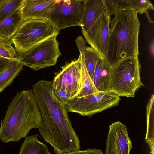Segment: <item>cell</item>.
<instances>
[{
  "mask_svg": "<svg viewBox=\"0 0 154 154\" xmlns=\"http://www.w3.org/2000/svg\"><path fill=\"white\" fill-rule=\"evenodd\" d=\"M105 13L104 0H86L81 25L82 33L88 31L97 19Z\"/></svg>",
  "mask_w": 154,
  "mask_h": 154,
  "instance_id": "obj_14",
  "label": "cell"
},
{
  "mask_svg": "<svg viewBox=\"0 0 154 154\" xmlns=\"http://www.w3.org/2000/svg\"><path fill=\"white\" fill-rule=\"evenodd\" d=\"M111 20L105 59L111 67L122 60L138 57L140 22L132 10L118 12Z\"/></svg>",
  "mask_w": 154,
  "mask_h": 154,
  "instance_id": "obj_3",
  "label": "cell"
},
{
  "mask_svg": "<svg viewBox=\"0 0 154 154\" xmlns=\"http://www.w3.org/2000/svg\"><path fill=\"white\" fill-rule=\"evenodd\" d=\"M42 120L32 90L17 92L8 107L0 124V139L3 143L17 142L25 138Z\"/></svg>",
  "mask_w": 154,
  "mask_h": 154,
  "instance_id": "obj_2",
  "label": "cell"
},
{
  "mask_svg": "<svg viewBox=\"0 0 154 154\" xmlns=\"http://www.w3.org/2000/svg\"><path fill=\"white\" fill-rule=\"evenodd\" d=\"M111 17L106 12L97 19L88 31L82 33L86 41L102 57L105 59Z\"/></svg>",
  "mask_w": 154,
  "mask_h": 154,
  "instance_id": "obj_10",
  "label": "cell"
},
{
  "mask_svg": "<svg viewBox=\"0 0 154 154\" xmlns=\"http://www.w3.org/2000/svg\"><path fill=\"white\" fill-rule=\"evenodd\" d=\"M152 111H148L149 116H147V127L146 133L145 138L146 142L149 145L150 149V153L151 154L154 153V118L153 115H151Z\"/></svg>",
  "mask_w": 154,
  "mask_h": 154,
  "instance_id": "obj_23",
  "label": "cell"
},
{
  "mask_svg": "<svg viewBox=\"0 0 154 154\" xmlns=\"http://www.w3.org/2000/svg\"><path fill=\"white\" fill-rule=\"evenodd\" d=\"M9 60V59L0 56V72L6 66Z\"/></svg>",
  "mask_w": 154,
  "mask_h": 154,
  "instance_id": "obj_27",
  "label": "cell"
},
{
  "mask_svg": "<svg viewBox=\"0 0 154 154\" xmlns=\"http://www.w3.org/2000/svg\"><path fill=\"white\" fill-rule=\"evenodd\" d=\"M112 67L103 58L98 92L110 91L111 80Z\"/></svg>",
  "mask_w": 154,
  "mask_h": 154,
  "instance_id": "obj_20",
  "label": "cell"
},
{
  "mask_svg": "<svg viewBox=\"0 0 154 154\" xmlns=\"http://www.w3.org/2000/svg\"><path fill=\"white\" fill-rule=\"evenodd\" d=\"M121 98L111 91L98 92L85 97L69 99L65 104L68 111L91 116L118 105Z\"/></svg>",
  "mask_w": 154,
  "mask_h": 154,
  "instance_id": "obj_7",
  "label": "cell"
},
{
  "mask_svg": "<svg viewBox=\"0 0 154 154\" xmlns=\"http://www.w3.org/2000/svg\"><path fill=\"white\" fill-rule=\"evenodd\" d=\"M106 13L111 16L125 10H132L137 14L149 15L148 10H154V7L149 0H104Z\"/></svg>",
  "mask_w": 154,
  "mask_h": 154,
  "instance_id": "obj_13",
  "label": "cell"
},
{
  "mask_svg": "<svg viewBox=\"0 0 154 154\" xmlns=\"http://www.w3.org/2000/svg\"><path fill=\"white\" fill-rule=\"evenodd\" d=\"M62 154H104L102 151L96 149H88L85 150H78Z\"/></svg>",
  "mask_w": 154,
  "mask_h": 154,
  "instance_id": "obj_26",
  "label": "cell"
},
{
  "mask_svg": "<svg viewBox=\"0 0 154 154\" xmlns=\"http://www.w3.org/2000/svg\"><path fill=\"white\" fill-rule=\"evenodd\" d=\"M18 55L11 40L0 36V56L11 60L17 58Z\"/></svg>",
  "mask_w": 154,
  "mask_h": 154,
  "instance_id": "obj_22",
  "label": "cell"
},
{
  "mask_svg": "<svg viewBox=\"0 0 154 154\" xmlns=\"http://www.w3.org/2000/svg\"><path fill=\"white\" fill-rule=\"evenodd\" d=\"M153 38L150 41L149 46V51L151 55L153 57L154 55V42Z\"/></svg>",
  "mask_w": 154,
  "mask_h": 154,
  "instance_id": "obj_28",
  "label": "cell"
},
{
  "mask_svg": "<svg viewBox=\"0 0 154 154\" xmlns=\"http://www.w3.org/2000/svg\"><path fill=\"white\" fill-rule=\"evenodd\" d=\"M103 58L100 57L96 63L93 77V83L97 92H98L99 82L102 63Z\"/></svg>",
  "mask_w": 154,
  "mask_h": 154,
  "instance_id": "obj_24",
  "label": "cell"
},
{
  "mask_svg": "<svg viewBox=\"0 0 154 154\" xmlns=\"http://www.w3.org/2000/svg\"><path fill=\"white\" fill-rule=\"evenodd\" d=\"M112 67L110 91L119 97H133L139 88L145 86L138 57L125 59Z\"/></svg>",
  "mask_w": 154,
  "mask_h": 154,
  "instance_id": "obj_4",
  "label": "cell"
},
{
  "mask_svg": "<svg viewBox=\"0 0 154 154\" xmlns=\"http://www.w3.org/2000/svg\"><path fill=\"white\" fill-rule=\"evenodd\" d=\"M83 74L81 57L62 67L53 80L52 86L64 91L69 99L77 97L82 85Z\"/></svg>",
  "mask_w": 154,
  "mask_h": 154,
  "instance_id": "obj_9",
  "label": "cell"
},
{
  "mask_svg": "<svg viewBox=\"0 0 154 154\" xmlns=\"http://www.w3.org/2000/svg\"><path fill=\"white\" fill-rule=\"evenodd\" d=\"M52 91L57 99L62 104H65L69 99L66 94L64 91L57 90L52 86Z\"/></svg>",
  "mask_w": 154,
  "mask_h": 154,
  "instance_id": "obj_25",
  "label": "cell"
},
{
  "mask_svg": "<svg viewBox=\"0 0 154 154\" xmlns=\"http://www.w3.org/2000/svg\"><path fill=\"white\" fill-rule=\"evenodd\" d=\"M24 66L18 57L10 60L6 66L0 72V93L13 82Z\"/></svg>",
  "mask_w": 154,
  "mask_h": 154,
  "instance_id": "obj_16",
  "label": "cell"
},
{
  "mask_svg": "<svg viewBox=\"0 0 154 154\" xmlns=\"http://www.w3.org/2000/svg\"><path fill=\"white\" fill-rule=\"evenodd\" d=\"M132 147L125 125L118 121L109 125L105 154H130Z\"/></svg>",
  "mask_w": 154,
  "mask_h": 154,
  "instance_id": "obj_11",
  "label": "cell"
},
{
  "mask_svg": "<svg viewBox=\"0 0 154 154\" xmlns=\"http://www.w3.org/2000/svg\"><path fill=\"white\" fill-rule=\"evenodd\" d=\"M81 57L82 65L83 79L82 87L77 96L79 97H85L97 92L86 69L84 60V52L86 47L85 42L79 40L76 42Z\"/></svg>",
  "mask_w": 154,
  "mask_h": 154,
  "instance_id": "obj_17",
  "label": "cell"
},
{
  "mask_svg": "<svg viewBox=\"0 0 154 154\" xmlns=\"http://www.w3.org/2000/svg\"><path fill=\"white\" fill-rule=\"evenodd\" d=\"M52 83L53 80H40L32 86L42 118L39 132L53 147L55 154L79 150L80 141L72 126L68 111L53 94Z\"/></svg>",
  "mask_w": 154,
  "mask_h": 154,
  "instance_id": "obj_1",
  "label": "cell"
},
{
  "mask_svg": "<svg viewBox=\"0 0 154 154\" xmlns=\"http://www.w3.org/2000/svg\"><path fill=\"white\" fill-rule=\"evenodd\" d=\"M86 0H57L49 20L58 31L73 26H81Z\"/></svg>",
  "mask_w": 154,
  "mask_h": 154,
  "instance_id": "obj_8",
  "label": "cell"
},
{
  "mask_svg": "<svg viewBox=\"0 0 154 154\" xmlns=\"http://www.w3.org/2000/svg\"><path fill=\"white\" fill-rule=\"evenodd\" d=\"M57 0H23L20 10L23 19L49 20Z\"/></svg>",
  "mask_w": 154,
  "mask_h": 154,
  "instance_id": "obj_12",
  "label": "cell"
},
{
  "mask_svg": "<svg viewBox=\"0 0 154 154\" xmlns=\"http://www.w3.org/2000/svg\"><path fill=\"white\" fill-rule=\"evenodd\" d=\"M59 31L50 20H24L11 39L18 53L23 52L37 44L56 35Z\"/></svg>",
  "mask_w": 154,
  "mask_h": 154,
  "instance_id": "obj_5",
  "label": "cell"
},
{
  "mask_svg": "<svg viewBox=\"0 0 154 154\" xmlns=\"http://www.w3.org/2000/svg\"><path fill=\"white\" fill-rule=\"evenodd\" d=\"M52 36L26 51L18 54L20 60L35 71L55 65L61 55L56 38Z\"/></svg>",
  "mask_w": 154,
  "mask_h": 154,
  "instance_id": "obj_6",
  "label": "cell"
},
{
  "mask_svg": "<svg viewBox=\"0 0 154 154\" xmlns=\"http://www.w3.org/2000/svg\"><path fill=\"white\" fill-rule=\"evenodd\" d=\"M85 66L88 74L93 82V74L100 55L91 47H86L84 52Z\"/></svg>",
  "mask_w": 154,
  "mask_h": 154,
  "instance_id": "obj_19",
  "label": "cell"
},
{
  "mask_svg": "<svg viewBox=\"0 0 154 154\" xmlns=\"http://www.w3.org/2000/svg\"><path fill=\"white\" fill-rule=\"evenodd\" d=\"M23 0H0V20L19 10Z\"/></svg>",
  "mask_w": 154,
  "mask_h": 154,
  "instance_id": "obj_21",
  "label": "cell"
},
{
  "mask_svg": "<svg viewBox=\"0 0 154 154\" xmlns=\"http://www.w3.org/2000/svg\"><path fill=\"white\" fill-rule=\"evenodd\" d=\"M38 136L36 134L26 137L18 154H51L47 146L38 140Z\"/></svg>",
  "mask_w": 154,
  "mask_h": 154,
  "instance_id": "obj_18",
  "label": "cell"
},
{
  "mask_svg": "<svg viewBox=\"0 0 154 154\" xmlns=\"http://www.w3.org/2000/svg\"><path fill=\"white\" fill-rule=\"evenodd\" d=\"M20 8L0 20V36L10 40L24 20Z\"/></svg>",
  "mask_w": 154,
  "mask_h": 154,
  "instance_id": "obj_15",
  "label": "cell"
}]
</instances>
